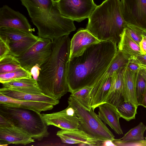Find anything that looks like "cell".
Instances as JSON below:
<instances>
[{"instance_id": "5b68a950", "label": "cell", "mask_w": 146, "mask_h": 146, "mask_svg": "<svg viewBox=\"0 0 146 146\" xmlns=\"http://www.w3.org/2000/svg\"><path fill=\"white\" fill-rule=\"evenodd\" d=\"M0 114L34 139L41 141L49 135L48 126L42 114L35 110L13 104L0 103Z\"/></svg>"}, {"instance_id": "484cf974", "label": "cell", "mask_w": 146, "mask_h": 146, "mask_svg": "<svg viewBox=\"0 0 146 146\" xmlns=\"http://www.w3.org/2000/svg\"><path fill=\"white\" fill-rule=\"evenodd\" d=\"M131 58L129 55L118 49L115 57L104 74L112 76L114 72L127 66Z\"/></svg>"}, {"instance_id": "4fadbf2b", "label": "cell", "mask_w": 146, "mask_h": 146, "mask_svg": "<svg viewBox=\"0 0 146 146\" xmlns=\"http://www.w3.org/2000/svg\"><path fill=\"white\" fill-rule=\"evenodd\" d=\"M35 142L30 135L14 126L0 127V145L11 144L25 145Z\"/></svg>"}, {"instance_id": "8d00e7d4", "label": "cell", "mask_w": 146, "mask_h": 146, "mask_svg": "<svg viewBox=\"0 0 146 146\" xmlns=\"http://www.w3.org/2000/svg\"><path fill=\"white\" fill-rule=\"evenodd\" d=\"M133 58L136 59L140 64L146 65V54L137 55Z\"/></svg>"}, {"instance_id": "52a82bcc", "label": "cell", "mask_w": 146, "mask_h": 146, "mask_svg": "<svg viewBox=\"0 0 146 146\" xmlns=\"http://www.w3.org/2000/svg\"><path fill=\"white\" fill-rule=\"evenodd\" d=\"M52 40L39 37L38 40L26 52L16 57L22 67L30 72L35 65L40 67L49 58L52 52Z\"/></svg>"}, {"instance_id": "7402d4cb", "label": "cell", "mask_w": 146, "mask_h": 146, "mask_svg": "<svg viewBox=\"0 0 146 146\" xmlns=\"http://www.w3.org/2000/svg\"><path fill=\"white\" fill-rule=\"evenodd\" d=\"M32 32L10 28H0V38L7 44L35 37Z\"/></svg>"}, {"instance_id": "ab89813d", "label": "cell", "mask_w": 146, "mask_h": 146, "mask_svg": "<svg viewBox=\"0 0 146 146\" xmlns=\"http://www.w3.org/2000/svg\"><path fill=\"white\" fill-rule=\"evenodd\" d=\"M139 73L146 80V71L144 69L141 68Z\"/></svg>"}, {"instance_id": "9c48e42d", "label": "cell", "mask_w": 146, "mask_h": 146, "mask_svg": "<svg viewBox=\"0 0 146 146\" xmlns=\"http://www.w3.org/2000/svg\"><path fill=\"white\" fill-rule=\"evenodd\" d=\"M120 5L126 23L146 32V0H121Z\"/></svg>"}, {"instance_id": "603a6c76", "label": "cell", "mask_w": 146, "mask_h": 146, "mask_svg": "<svg viewBox=\"0 0 146 146\" xmlns=\"http://www.w3.org/2000/svg\"><path fill=\"white\" fill-rule=\"evenodd\" d=\"M118 49L131 58L143 54L139 45L131 38L125 28L117 45Z\"/></svg>"}, {"instance_id": "1f68e13d", "label": "cell", "mask_w": 146, "mask_h": 146, "mask_svg": "<svg viewBox=\"0 0 146 146\" xmlns=\"http://www.w3.org/2000/svg\"><path fill=\"white\" fill-rule=\"evenodd\" d=\"M139 64V63L136 59L132 58L130 59L127 67L133 72H138L141 69Z\"/></svg>"}, {"instance_id": "7bdbcfd3", "label": "cell", "mask_w": 146, "mask_h": 146, "mask_svg": "<svg viewBox=\"0 0 146 146\" xmlns=\"http://www.w3.org/2000/svg\"><path fill=\"white\" fill-rule=\"evenodd\" d=\"M143 36L146 38V35H143Z\"/></svg>"}, {"instance_id": "7a4b0ae2", "label": "cell", "mask_w": 146, "mask_h": 146, "mask_svg": "<svg viewBox=\"0 0 146 146\" xmlns=\"http://www.w3.org/2000/svg\"><path fill=\"white\" fill-rule=\"evenodd\" d=\"M51 40V54L40 67L37 82L43 94L59 100L69 91L67 75L70 40L67 35Z\"/></svg>"}, {"instance_id": "30bf717a", "label": "cell", "mask_w": 146, "mask_h": 146, "mask_svg": "<svg viewBox=\"0 0 146 146\" xmlns=\"http://www.w3.org/2000/svg\"><path fill=\"white\" fill-rule=\"evenodd\" d=\"M42 114L48 126L53 125L62 129H78L80 124L79 119L74 108L69 105L61 111Z\"/></svg>"}, {"instance_id": "83f0119b", "label": "cell", "mask_w": 146, "mask_h": 146, "mask_svg": "<svg viewBox=\"0 0 146 146\" xmlns=\"http://www.w3.org/2000/svg\"><path fill=\"white\" fill-rule=\"evenodd\" d=\"M92 87L86 86L71 93L70 96L76 100L87 109L91 107V91Z\"/></svg>"}, {"instance_id": "ee69618b", "label": "cell", "mask_w": 146, "mask_h": 146, "mask_svg": "<svg viewBox=\"0 0 146 146\" xmlns=\"http://www.w3.org/2000/svg\"><path fill=\"white\" fill-rule=\"evenodd\" d=\"M145 143H146V137H145Z\"/></svg>"}, {"instance_id": "d590c367", "label": "cell", "mask_w": 146, "mask_h": 146, "mask_svg": "<svg viewBox=\"0 0 146 146\" xmlns=\"http://www.w3.org/2000/svg\"><path fill=\"white\" fill-rule=\"evenodd\" d=\"M139 45L141 50L143 54H146V38L143 35L142 36V38Z\"/></svg>"}, {"instance_id": "8fae6325", "label": "cell", "mask_w": 146, "mask_h": 146, "mask_svg": "<svg viewBox=\"0 0 146 146\" xmlns=\"http://www.w3.org/2000/svg\"><path fill=\"white\" fill-rule=\"evenodd\" d=\"M3 27L16 29L32 33L35 31L24 15L7 5H4L0 8V28Z\"/></svg>"}, {"instance_id": "3957f363", "label": "cell", "mask_w": 146, "mask_h": 146, "mask_svg": "<svg viewBox=\"0 0 146 146\" xmlns=\"http://www.w3.org/2000/svg\"><path fill=\"white\" fill-rule=\"evenodd\" d=\"M40 38L52 40L75 31L74 21L64 17L54 0H20Z\"/></svg>"}, {"instance_id": "4316f807", "label": "cell", "mask_w": 146, "mask_h": 146, "mask_svg": "<svg viewBox=\"0 0 146 146\" xmlns=\"http://www.w3.org/2000/svg\"><path fill=\"white\" fill-rule=\"evenodd\" d=\"M23 68L16 57L11 54L0 58V74L12 72Z\"/></svg>"}, {"instance_id": "6da1fadb", "label": "cell", "mask_w": 146, "mask_h": 146, "mask_svg": "<svg viewBox=\"0 0 146 146\" xmlns=\"http://www.w3.org/2000/svg\"><path fill=\"white\" fill-rule=\"evenodd\" d=\"M117 48L112 42L100 41L69 59L67 75L68 92L72 93L86 86L92 87L106 72Z\"/></svg>"}, {"instance_id": "4dcf8cb0", "label": "cell", "mask_w": 146, "mask_h": 146, "mask_svg": "<svg viewBox=\"0 0 146 146\" xmlns=\"http://www.w3.org/2000/svg\"><path fill=\"white\" fill-rule=\"evenodd\" d=\"M146 88V80L138 72L137 79L136 94L138 106H140Z\"/></svg>"}, {"instance_id": "9a60e30c", "label": "cell", "mask_w": 146, "mask_h": 146, "mask_svg": "<svg viewBox=\"0 0 146 146\" xmlns=\"http://www.w3.org/2000/svg\"><path fill=\"white\" fill-rule=\"evenodd\" d=\"M100 41L86 29H80L70 40L69 59L81 54L90 46Z\"/></svg>"}, {"instance_id": "f1b7e54d", "label": "cell", "mask_w": 146, "mask_h": 146, "mask_svg": "<svg viewBox=\"0 0 146 146\" xmlns=\"http://www.w3.org/2000/svg\"><path fill=\"white\" fill-rule=\"evenodd\" d=\"M138 106L129 101H125L117 108L121 117L127 121L135 119Z\"/></svg>"}, {"instance_id": "7c38bea8", "label": "cell", "mask_w": 146, "mask_h": 146, "mask_svg": "<svg viewBox=\"0 0 146 146\" xmlns=\"http://www.w3.org/2000/svg\"><path fill=\"white\" fill-rule=\"evenodd\" d=\"M127 66L113 73L111 86L105 101V103L111 104L117 108L125 101L124 73Z\"/></svg>"}, {"instance_id": "e575fe53", "label": "cell", "mask_w": 146, "mask_h": 146, "mask_svg": "<svg viewBox=\"0 0 146 146\" xmlns=\"http://www.w3.org/2000/svg\"><path fill=\"white\" fill-rule=\"evenodd\" d=\"M13 126L11 123L5 117L0 114V127Z\"/></svg>"}, {"instance_id": "f6af8a7d", "label": "cell", "mask_w": 146, "mask_h": 146, "mask_svg": "<svg viewBox=\"0 0 146 146\" xmlns=\"http://www.w3.org/2000/svg\"><path fill=\"white\" fill-rule=\"evenodd\" d=\"M145 69V70H146V69Z\"/></svg>"}, {"instance_id": "277c9868", "label": "cell", "mask_w": 146, "mask_h": 146, "mask_svg": "<svg viewBox=\"0 0 146 146\" xmlns=\"http://www.w3.org/2000/svg\"><path fill=\"white\" fill-rule=\"evenodd\" d=\"M86 29L100 41L119 43L127 25L120 0H106L97 6L88 18Z\"/></svg>"}, {"instance_id": "b9f144b4", "label": "cell", "mask_w": 146, "mask_h": 146, "mask_svg": "<svg viewBox=\"0 0 146 146\" xmlns=\"http://www.w3.org/2000/svg\"><path fill=\"white\" fill-rule=\"evenodd\" d=\"M55 1H56L58 2V1H59L60 0H54Z\"/></svg>"}, {"instance_id": "8992f818", "label": "cell", "mask_w": 146, "mask_h": 146, "mask_svg": "<svg viewBox=\"0 0 146 146\" xmlns=\"http://www.w3.org/2000/svg\"><path fill=\"white\" fill-rule=\"evenodd\" d=\"M68 102V105L74 108L78 117L79 129L92 138L102 141L114 139L113 134L92 108L90 110L87 109L71 96Z\"/></svg>"}, {"instance_id": "d4e9b609", "label": "cell", "mask_w": 146, "mask_h": 146, "mask_svg": "<svg viewBox=\"0 0 146 146\" xmlns=\"http://www.w3.org/2000/svg\"><path fill=\"white\" fill-rule=\"evenodd\" d=\"M39 37H35L18 42L7 44L10 54L16 57L20 56L26 52L39 39Z\"/></svg>"}, {"instance_id": "f35d334b", "label": "cell", "mask_w": 146, "mask_h": 146, "mask_svg": "<svg viewBox=\"0 0 146 146\" xmlns=\"http://www.w3.org/2000/svg\"><path fill=\"white\" fill-rule=\"evenodd\" d=\"M140 106L146 108V88L143 98Z\"/></svg>"}, {"instance_id": "60d3db41", "label": "cell", "mask_w": 146, "mask_h": 146, "mask_svg": "<svg viewBox=\"0 0 146 146\" xmlns=\"http://www.w3.org/2000/svg\"><path fill=\"white\" fill-rule=\"evenodd\" d=\"M139 65L141 68L146 69V65H142L140 64Z\"/></svg>"}, {"instance_id": "cb8c5ba5", "label": "cell", "mask_w": 146, "mask_h": 146, "mask_svg": "<svg viewBox=\"0 0 146 146\" xmlns=\"http://www.w3.org/2000/svg\"><path fill=\"white\" fill-rule=\"evenodd\" d=\"M138 72H133L126 67L124 73L125 101H129L138 106L136 94V88Z\"/></svg>"}, {"instance_id": "5bb4252c", "label": "cell", "mask_w": 146, "mask_h": 146, "mask_svg": "<svg viewBox=\"0 0 146 146\" xmlns=\"http://www.w3.org/2000/svg\"><path fill=\"white\" fill-rule=\"evenodd\" d=\"M56 135L62 143L69 144H79L82 146H101L103 141L92 138L79 129H61L57 132Z\"/></svg>"}, {"instance_id": "d6a6232c", "label": "cell", "mask_w": 146, "mask_h": 146, "mask_svg": "<svg viewBox=\"0 0 146 146\" xmlns=\"http://www.w3.org/2000/svg\"><path fill=\"white\" fill-rule=\"evenodd\" d=\"M10 54L9 48L6 43L0 38V58Z\"/></svg>"}, {"instance_id": "2e32d148", "label": "cell", "mask_w": 146, "mask_h": 146, "mask_svg": "<svg viewBox=\"0 0 146 146\" xmlns=\"http://www.w3.org/2000/svg\"><path fill=\"white\" fill-rule=\"evenodd\" d=\"M112 76L104 74L94 84L91 91V107L93 110L105 103L111 86Z\"/></svg>"}, {"instance_id": "e0dca14e", "label": "cell", "mask_w": 146, "mask_h": 146, "mask_svg": "<svg viewBox=\"0 0 146 146\" xmlns=\"http://www.w3.org/2000/svg\"><path fill=\"white\" fill-rule=\"evenodd\" d=\"M98 115L105 124L108 125L116 134H123L119 119L121 117L117 108L107 103L102 104L98 107Z\"/></svg>"}, {"instance_id": "836d02e7", "label": "cell", "mask_w": 146, "mask_h": 146, "mask_svg": "<svg viewBox=\"0 0 146 146\" xmlns=\"http://www.w3.org/2000/svg\"><path fill=\"white\" fill-rule=\"evenodd\" d=\"M40 66L36 64L32 68L30 71L32 77L37 81L40 74Z\"/></svg>"}, {"instance_id": "ac0fdd59", "label": "cell", "mask_w": 146, "mask_h": 146, "mask_svg": "<svg viewBox=\"0 0 146 146\" xmlns=\"http://www.w3.org/2000/svg\"><path fill=\"white\" fill-rule=\"evenodd\" d=\"M2 84L3 87L13 90L32 94H44L37 81L32 77L20 78Z\"/></svg>"}, {"instance_id": "44dd1931", "label": "cell", "mask_w": 146, "mask_h": 146, "mask_svg": "<svg viewBox=\"0 0 146 146\" xmlns=\"http://www.w3.org/2000/svg\"><path fill=\"white\" fill-rule=\"evenodd\" d=\"M0 103L13 104L20 107L32 110L40 113L42 111L51 110L54 106L53 104L47 102L14 99L0 93Z\"/></svg>"}, {"instance_id": "f546056e", "label": "cell", "mask_w": 146, "mask_h": 146, "mask_svg": "<svg viewBox=\"0 0 146 146\" xmlns=\"http://www.w3.org/2000/svg\"><path fill=\"white\" fill-rule=\"evenodd\" d=\"M32 77L30 72L23 68L12 72L0 74V82L2 84L20 78Z\"/></svg>"}, {"instance_id": "ba28073f", "label": "cell", "mask_w": 146, "mask_h": 146, "mask_svg": "<svg viewBox=\"0 0 146 146\" xmlns=\"http://www.w3.org/2000/svg\"><path fill=\"white\" fill-rule=\"evenodd\" d=\"M58 3L64 17L78 22L88 18L97 6L93 0H60Z\"/></svg>"}, {"instance_id": "ffe728a7", "label": "cell", "mask_w": 146, "mask_h": 146, "mask_svg": "<svg viewBox=\"0 0 146 146\" xmlns=\"http://www.w3.org/2000/svg\"><path fill=\"white\" fill-rule=\"evenodd\" d=\"M146 126L142 122L130 129L120 139L113 141L115 146H125L131 143H145L144 136Z\"/></svg>"}, {"instance_id": "74e56055", "label": "cell", "mask_w": 146, "mask_h": 146, "mask_svg": "<svg viewBox=\"0 0 146 146\" xmlns=\"http://www.w3.org/2000/svg\"><path fill=\"white\" fill-rule=\"evenodd\" d=\"M103 146H115L112 140H106L102 141V145Z\"/></svg>"}, {"instance_id": "d6986e66", "label": "cell", "mask_w": 146, "mask_h": 146, "mask_svg": "<svg viewBox=\"0 0 146 146\" xmlns=\"http://www.w3.org/2000/svg\"><path fill=\"white\" fill-rule=\"evenodd\" d=\"M0 93L5 96L15 99L47 102L50 103L54 106L59 103V100L55 99L44 94L25 93L4 87L0 88Z\"/></svg>"}]
</instances>
